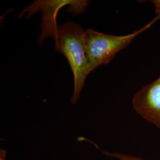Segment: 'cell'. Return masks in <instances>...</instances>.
<instances>
[{
  "label": "cell",
  "instance_id": "7",
  "mask_svg": "<svg viewBox=\"0 0 160 160\" xmlns=\"http://www.w3.org/2000/svg\"><path fill=\"white\" fill-rule=\"evenodd\" d=\"M0 160H7V151L5 149L0 150Z\"/></svg>",
  "mask_w": 160,
  "mask_h": 160
},
{
  "label": "cell",
  "instance_id": "4",
  "mask_svg": "<svg viewBox=\"0 0 160 160\" xmlns=\"http://www.w3.org/2000/svg\"><path fill=\"white\" fill-rule=\"evenodd\" d=\"M132 103L137 114L160 129V76L135 93Z\"/></svg>",
  "mask_w": 160,
  "mask_h": 160
},
{
  "label": "cell",
  "instance_id": "3",
  "mask_svg": "<svg viewBox=\"0 0 160 160\" xmlns=\"http://www.w3.org/2000/svg\"><path fill=\"white\" fill-rule=\"evenodd\" d=\"M89 4L90 1L86 0H36L30 6L26 7L18 17H23L26 14V18H30L36 13L41 12V32L38 37V44L42 46L44 40L48 38H52L55 40V45H57L59 29L57 17L60 10L68 7V11L75 16L84 13Z\"/></svg>",
  "mask_w": 160,
  "mask_h": 160
},
{
  "label": "cell",
  "instance_id": "2",
  "mask_svg": "<svg viewBox=\"0 0 160 160\" xmlns=\"http://www.w3.org/2000/svg\"><path fill=\"white\" fill-rule=\"evenodd\" d=\"M160 19V16L134 32L124 36L105 34L92 29L87 30L86 53L90 72L97 67L110 63L116 55L128 46L137 37L150 29Z\"/></svg>",
  "mask_w": 160,
  "mask_h": 160
},
{
  "label": "cell",
  "instance_id": "6",
  "mask_svg": "<svg viewBox=\"0 0 160 160\" xmlns=\"http://www.w3.org/2000/svg\"><path fill=\"white\" fill-rule=\"evenodd\" d=\"M155 7V12L157 16H160V0L151 1Z\"/></svg>",
  "mask_w": 160,
  "mask_h": 160
},
{
  "label": "cell",
  "instance_id": "1",
  "mask_svg": "<svg viewBox=\"0 0 160 160\" xmlns=\"http://www.w3.org/2000/svg\"><path fill=\"white\" fill-rule=\"evenodd\" d=\"M87 30L73 22H67L58 29V40L55 49L68 62L74 75L72 104L80 98L86 78L91 72L86 53Z\"/></svg>",
  "mask_w": 160,
  "mask_h": 160
},
{
  "label": "cell",
  "instance_id": "5",
  "mask_svg": "<svg viewBox=\"0 0 160 160\" xmlns=\"http://www.w3.org/2000/svg\"><path fill=\"white\" fill-rule=\"evenodd\" d=\"M99 149V148H98ZM100 150L102 151L103 152V154L110 158H112L116 160H148L146 159H144L143 158L139 157V156H136V155H133L131 154H125V153H122V152H109V151H102V149H99Z\"/></svg>",
  "mask_w": 160,
  "mask_h": 160
}]
</instances>
